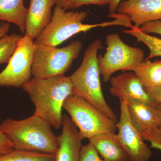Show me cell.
I'll return each instance as SVG.
<instances>
[{
  "instance_id": "12",
  "label": "cell",
  "mask_w": 161,
  "mask_h": 161,
  "mask_svg": "<svg viewBox=\"0 0 161 161\" xmlns=\"http://www.w3.org/2000/svg\"><path fill=\"white\" fill-rule=\"evenodd\" d=\"M62 132L58 136L59 147L55 161H80L82 139L69 116L63 115Z\"/></svg>"
},
{
  "instance_id": "9",
  "label": "cell",
  "mask_w": 161,
  "mask_h": 161,
  "mask_svg": "<svg viewBox=\"0 0 161 161\" xmlns=\"http://www.w3.org/2000/svg\"><path fill=\"white\" fill-rule=\"evenodd\" d=\"M120 102V118L116 124L119 139L131 161H149L152 154L150 147L145 142L140 132L132 124L127 101Z\"/></svg>"
},
{
  "instance_id": "8",
  "label": "cell",
  "mask_w": 161,
  "mask_h": 161,
  "mask_svg": "<svg viewBox=\"0 0 161 161\" xmlns=\"http://www.w3.org/2000/svg\"><path fill=\"white\" fill-rule=\"evenodd\" d=\"M34 50V40L25 35L22 36L7 66L0 73V86L22 87L31 79Z\"/></svg>"
},
{
  "instance_id": "20",
  "label": "cell",
  "mask_w": 161,
  "mask_h": 161,
  "mask_svg": "<svg viewBox=\"0 0 161 161\" xmlns=\"http://www.w3.org/2000/svg\"><path fill=\"white\" fill-rule=\"evenodd\" d=\"M22 36L14 33L0 38V64L9 62Z\"/></svg>"
},
{
  "instance_id": "25",
  "label": "cell",
  "mask_w": 161,
  "mask_h": 161,
  "mask_svg": "<svg viewBox=\"0 0 161 161\" xmlns=\"http://www.w3.org/2000/svg\"><path fill=\"white\" fill-rule=\"evenodd\" d=\"M14 150L11 142L0 130V157L11 152Z\"/></svg>"
},
{
  "instance_id": "18",
  "label": "cell",
  "mask_w": 161,
  "mask_h": 161,
  "mask_svg": "<svg viewBox=\"0 0 161 161\" xmlns=\"http://www.w3.org/2000/svg\"><path fill=\"white\" fill-rule=\"evenodd\" d=\"M131 29L123 31V32L136 39V43L141 42L149 48L150 54L146 60L155 57H161V39L142 32L138 27L132 26Z\"/></svg>"
},
{
  "instance_id": "27",
  "label": "cell",
  "mask_w": 161,
  "mask_h": 161,
  "mask_svg": "<svg viewBox=\"0 0 161 161\" xmlns=\"http://www.w3.org/2000/svg\"><path fill=\"white\" fill-rule=\"evenodd\" d=\"M10 25L9 23L3 22L0 23V38L7 35L10 29Z\"/></svg>"
},
{
  "instance_id": "19",
  "label": "cell",
  "mask_w": 161,
  "mask_h": 161,
  "mask_svg": "<svg viewBox=\"0 0 161 161\" xmlns=\"http://www.w3.org/2000/svg\"><path fill=\"white\" fill-rule=\"evenodd\" d=\"M56 155L42 153L14 150L0 157V161H55Z\"/></svg>"
},
{
  "instance_id": "15",
  "label": "cell",
  "mask_w": 161,
  "mask_h": 161,
  "mask_svg": "<svg viewBox=\"0 0 161 161\" xmlns=\"http://www.w3.org/2000/svg\"><path fill=\"white\" fill-rule=\"evenodd\" d=\"M128 112L133 125L140 132L159 127L160 119L155 106L138 100L127 101Z\"/></svg>"
},
{
  "instance_id": "1",
  "label": "cell",
  "mask_w": 161,
  "mask_h": 161,
  "mask_svg": "<svg viewBox=\"0 0 161 161\" xmlns=\"http://www.w3.org/2000/svg\"><path fill=\"white\" fill-rule=\"evenodd\" d=\"M35 106L33 115L40 117L56 130L62 126L63 104L73 95L69 77L59 76L40 79L33 77L23 86Z\"/></svg>"
},
{
  "instance_id": "17",
  "label": "cell",
  "mask_w": 161,
  "mask_h": 161,
  "mask_svg": "<svg viewBox=\"0 0 161 161\" xmlns=\"http://www.w3.org/2000/svg\"><path fill=\"white\" fill-rule=\"evenodd\" d=\"M145 88L161 86V60L143 61L134 71Z\"/></svg>"
},
{
  "instance_id": "29",
  "label": "cell",
  "mask_w": 161,
  "mask_h": 161,
  "mask_svg": "<svg viewBox=\"0 0 161 161\" xmlns=\"http://www.w3.org/2000/svg\"><path fill=\"white\" fill-rule=\"evenodd\" d=\"M155 107L159 118L160 123V126H161V104H156Z\"/></svg>"
},
{
  "instance_id": "3",
  "label": "cell",
  "mask_w": 161,
  "mask_h": 161,
  "mask_svg": "<svg viewBox=\"0 0 161 161\" xmlns=\"http://www.w3.org/2000/svg\"><path fill=\"white\" fill-rule=\"evenodd\" d=\"M88 15L86 12H67L55 6L50 22L36 39L35 43L57 47L77 34L86 32L97 27L122 26L131 28L132 26L130 18L117 13L108 15V17L114 18V20L97 24L83 23Z\"/></svg>"
},
{
  "instance_id": "26",
  "label": "cell",
  "mask_w": 161,
  "mask_h": 161,
  "mask_svg": "<svg viewBox=\"0 0 161 161\" xmlns=\"http://www.w3.org/2000/svg\"><path fill=\"white\" fill-rule=\"evenodd\" d=\"M145 91L155 104H161V86L153 88H145Z\"/></svg>"
},
{
  "instance_id": "5",
  "label": "cell",
  "mask_w": 161,
  "mask_h": 161,
  "mask_svg": "<svg viewBox=\"0 0 161 161\" xmlns=\"http://www.w3.org/2000/svg\"><path fill=\"white\" fill-rule=\"evenodd\" d=\"M82 48L83 43L79 40H74L62 48L35 43L32 75L40 79L64 76Z\"/></svg>"
},
{
  "instance_id": "23",
  "label": "cell",
  "mask_w": 161,
  "mask_h": 161,
  "mask_svg": "<svg viewBox=\"0 0 161 161\" xmlns=\"http://www.w3.org/2000/svg\"><path fill=\"white\" fill-rule=\"evenodd\" d=\"M80 161H105L101 157L92 143L89 142L82 146L80 150Z\"/></svg>"
},
{
  "instance_id": "11",
  "label": "cell",
  "mask_w": 161,
  "mask_h": 161,
  "mask_svg": "<svg viewBox=\"0 0 161 161\" xmlns=\"http://www.w3.org/2000/svg\"><path fill=\"white\" fill-rule=\"evenodd\" d=\"M116 12L129 17L133 26L139 28L148 22L161 20V0H125Z\"/></svg>"
},
{
  "instance_id": "28",
  "label": "cell",
  "mask_w": 161,
  "mask_h": 161,
  "mask_svg": "<svg viewBox=\"0 0 161 161\" xmlns=\"http://www.w3.org/2000/svg\"><path fill=\"white\" fill-rule=\"evenodd\" d=\"M109 14L115 13L117 11V7L119 3L121 2V0H109Z\"/></svg>"
},
{
  "instance_id": "6",
  "label": "cell",
  "mask_w": 161,
  "mask_h": 161,
  "mask_svg": "<svg viewBox=\"0 0 161 161\" xmlns=\"http://www.w3.org/2000/svg\"><path fill=\"white\" fill-rule=\"evenodd\" d=\"M63 108L78 129L80 137L91 139L106 132H115L116 122L83 98L75 95L67 98Z\"/></svg>"
},
{
  "instance_id": "13",
  "label": "cell",
  "mask_w": 161,
  "mask_h": 161,
  "mask_svg": "<svg viewBox=\"0 0 161 161\" xmlns=\"http://www.w3.org/2000/svg\"><path fill=\"white\" fill-rule=\"evenodd\" d=\"M58 0H30L27 11L25 35L36 39L52 19V9Z\"/></svg>"
},
{
  "instance_id": "4",
  "label": "cell",
  "mask_w": 161,
  "mask_h": 161,
  "mask_svg": "<svg viewBox=\"0 0 161 161\" xmlns=\"http://www.w3.org/2000/svg\"><path fill=\"white\" fill-rule=\"evenodd\" d=\"M103 48L100 39L94 40L88 46L82 62L70 79L73 95L83 98L115 122L118 118L107 103L102 90L98 53Z\"/></svg>"
},
{
  "instance_id": "10",
  "label": "cell",
  "mask_w": 161,
  "mask_h": 161,
  "mask_svg": "<svg viewBox=\"0 0 161 161\" xmlns=\"http://www.w3.org/2000/svg\"><path fill=\"white\" fill-rule=\"evenodd\" d=\"M109 81L110 93L120 101L138 100L155 105L134 72L129 71L112 77Z\"/></svg>"
},
{
  "instance_id": "22",
  "label": "cell",
  "mask_w": 161,
  "mask_h": 161,
  "mask_svg": "<svg viewBox=\"0 0 161 161\" xmlns=\"http://www.w3.org/2000/svg\"><path fill=\"white\" fill-rule=\"evenodd\" d=\"M140 132L144 141L150 143V148L161 151V126L147 129Z\"/></svg>"
},
{
  "instance_id": "2",
  "label": "cell",
  "mask_w": 161,
  "mask_h": 161,
  "mask_svg": "<svg viewBox=\"0 0 161 161\" xmlns=\"http://www.w3.org/2000/svg\"><path fill=\"white\" fill-rule=\"evenodd\" d=\"M0 130L9 139L14 150L56 155L59 149L58 136L52 127L34 115L21 120L6 119L0 124Z\"/></svg>"
},
{
  "instance_id": "16",
  "label": "cell",
  "mask_w": 161,
  "mask_h": 161,
  "mask_svg": "<svg viewBox=\"0 0 161 161\" xmlns=\"http://www.w3.org/2000/svg\"><path fill=\"white\" fill-rule=\"evenodd\" d=\"M27 11L23 0H0V20L14 23L22 33L26 31Z\"/></svg>"
},
{
  "instance_id": "14",
  "label": "cell",
  "mask_w": 161,
  "mask_h": 161,
  "mask_svg": "<svg viewBox=\"0 0 161 161\" xmlns=\"http://www.w3.org/2000/svg\"><path fill=\"white\" fill-rule=\"evenodd\" d=\"M105 161H131L117 134L106 132L89 140Z\"/></svg>"
},
{
  "instance_id": "24",
  "label": "cell",
  "mask_w": 161,
  "mask_h": 161,
  "mask_svg": "<svg viewBox=\"0 0 161 161\" xmlns=\"http://www.w3.org/2000/svg\"><path fill=\"white\" fill-rule=\"evenodd\" d=\"M142 32L149 34H157L161 35V20L151 21L145 23L139 28Z\"/></svg>"
},
{
  "instance_id": "7",
  "label": "cell",
  "mask_w": 161,
  "mask_h": 161,
  "mask_svg": "<svg viewBox=\"0 0 161 161\" xmlns=\"http://www.w3.org/2000/svg\"><path fill=\"white\" fill-rule=\"evenodd\" d=\"M106 52L99 55L98 62L104 82L109 81L112 75L119 70L132 71L143 61L142 49L127 45L117 33L106 37Z\"/></svg>"
},
{
  "instance_id": "21",
  "label": "cell",
  "mask_w": 161,
  "mask_h": 161,
  "mask_svg": "<svg viewBox=\"0 0 161 161\" xmlns=\"http://www.w3.org/2000/svg\"><path fill=\"white\" fill-rule=\"evenodd\" d=\"M109 3V0H58L56 6L66 11L86 5H94L103 6L108 5Z\"/></svg>"
}]
</instances>
